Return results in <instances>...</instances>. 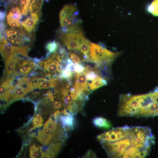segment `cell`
Here are the masks:
<instances>
[{"label": "cell", "instance_id": "f1b7e54d", "mask_svg": "<svg viewBox=\"0 0 158 158\" xmlns=\"http://www.w3.org/2000/svg\"></svg>", "mask_w": 158, "mask_h": 158}, {"label": "cell", "instance_id": "83f0119b", "mask_svg": "<svg viewBox=\"0 0 158 158\" xmlns=\"http://www.w3.org/2000/svg\"><path fill=\"white\" fill-rule=\"evenodd\" d=\"M36 117L39 121L42 124H43L42 122L43 121V119L41 115L40 114H37L36 115Z\"/></svg>", "mask_w": 158, "mask_h": 158}, {"label": "cell", "instance_id": "8fae6325", "mask_svg": "<svg viewBox=\"0 0 158 158\" xmlns=\"http://www.w3.org/2000/svg\"><path fill=\"white\" fill-rule=\"evenodd\" d=\"M28 46L17 47L9 44L5 37L1 35L0 38V53L2 57L11 54H16L28 58Z\"/></svg>", "mask_w": 158, "mask_h": 158}, {"label": "cell", "instance_id": "3957f363", "mask_svg": "<svg viewBox=\"0 0 158 158\" xmlns=\"http://www.w3.org/2000/svg\"><path fill=\"white\" fill-rule=\"evenodd\" d=\"M66 51L62 48L59 51L52 54L47 58L38 62V68L41 70L44 77L50 78L60 77L65 67L68 58L64 59Z\"/></svg>", "mask_w": 158, "mask_h": 158}, {"label": "cell", "instance_id": "d6986e66", "mask_svg": "<svg viewBox=\"0 0 158 158\" xmlns=\"http://www.w3.org/2000/svg\"><path fill=\"white\" fill-rule=\"evenodd\" d=\"M93 125L96 127L105 129L111 128V124L110 122L106 119L102 117H97L92 120Z\"/></svg>", "mask_w": 158, "mask_h": 158}, {"label": "cell", "instance_id": "30bf717a", "mask_svg": "<svg viewBox=\"0 0 158 158\" xmlns=\"http://www.w3.org/2000/svg\"><path fill=\"white\" fill-rule=\"evenodd\" d=\"M38 68V65L34 61L27 57H21L18 62L13 75L32 76L35 74Z\"/></svg>", "mask_w": 158, "mask_h": 158}, {"label": "cell", "instance_id": "44dd1931", "mask_svg": "<svg viewBox=\"0 0 158 158\" xmlns=\"http://www.w3.org/2000/svg\"><path fill=\"white\" fill-rule=\"evenodd\" d=\"M148 11L152 15L158 16V0H154L147 8Z\"/></svg>", "mask_w": 158, "mask_h": 158}, {"label": "cell", "instance_id": "277c9868", "mask_svg": "<svg viewBox=\"0 0 158 158\" xmlns=\"http://www.w3.org/2000/svg\"><path fill=\"white\" fill-rule=\"evenodd\" d=\"M76 6L73 4L65 5L60 11L59 15L61 32L82 31L81 20Z\"/></svg>", "mask_w": 158, "mask_h": 158}, {"label": "cell", "instance_id": "4fadbf2b", "mask_svg": "<svg viewBox=\"0 0 158 158\" xmlns=\"http://www.w3.org/2000/svg\"><path fill=\"white\" fill-rule=\"evenodd\" d=\"M60 80V77L50 78L34 76L29 78V82L33 90L35 89L54 88L58 85Z\"/></svg>", "mask_w": 158, "mask_h": 158}, {"label": "cell", "instance_id": "7a4b0ae2", "mask_svg": "<svg viewBox=\"0 0 158 158\" xmlns=\"http://www.w3.org/2000/svg\"><path fill=\"white\" fill-rule=\"evenodd\" d=\"M120 116L149 117L158 115V90L141 95L125 94L120 96Z\"/></svg>", "mask_w": 158, "mask_h": 158}, {"label": "cell", "instance_id": "9c48e42d", "mask_svg": "<svg viewBox=\"0 0 158 158\" xmlns=\"http://www.w3.org/2000/svg\"><path fill=\"white\" fill-rule=\"evenodd\" d=\"M41 14L40 9L30 13L29 16L21 22L22 31L30 39L35 31Z\"/></svg>", "mask_w": 158, "mask_h": 158}, {"label": "cell", "instance_id": "5bb4252c", "mask_svg": "<svg viewBox=\"0 0 158 158\" xmlns=\"http://www.w3.org/2000/svg\"><path fill=\"white\" fill-rule=\"evenodd\" d=\"M15 76H8L4 79L0 85V100L3 102V105H6L8 102L16 78Z\"/></svg>", "mask_w": 158, "mask_h": 158}, {"label": "cell", "instance_id": "5b68a950", "mask_svg": "<svg viewBox=\"0 0 158 158\" xmlns=\"http://www.w3.org/2000/svg\"><path fill=\"white\" fill-rule=\"evenodd\" d=\"M90 60L102 65H110L119 55V52H113L98 44L90 42Z\"/></svg>", "mask_w": 158, "mask_h": 158}, {"label": "cell", "instance_id": "e0dca14e", "mask_svg": "<svg viewBox=\"0 0 158 158\" xmlns=\"http://www.w3.org/2000/svg\"><path fill=\"white\" fill-rule=\"evenodd\" d=\"M62 145L61 142L51 144L45 152H42L41 157L53 158L55 157L59 152Z\"/></svg>", "mask_w": 158, "mask_h": 158}, {"label": "cell", "instance_id": "603a6c76", "mask_svg": "<svg viewBox=\"0 0 158 158\" xmlns=\"http://www.w3.org/2000/svg\"><path fill=\"white\" fill-rule=\"evenodd\" d=\"M30 0H20V6L23 15L26 16L28 13V9Z\"/></svg>", "mask_w": 158, "mask_h": 158}, {"label": "cell", "instance_id": "cb8c5ba5", "mask_svg": "<svg viewBox=\"0 0 158 158\" xmlns=\"http://www.w3.org/2000/svg\"><path fill=\"white\" fill-rule=\"evenodd\" d=\"M38 148L35 145H32L30 148V154L31 158L38 157L40 155Z\"/></svg>", "mask_w": 158, "mask_h": 158}, {"label": "cell", "instance_id": "7c38bea8", "mask_svg": "<svg viewBox=\"0 0 158 158\" xmlns=\"http://www.w3.org/2000/svg\"><path fill=\"white\" fill-rule=\"evenodd\" d=\"M5 38L11 44L17 47L25 46L30 39L22 32L17 29L9 28L5 32Z\"/></svg>", "mask_w": 158, "mask_h": 158}, {"label": "cell", "instance_id": "ac0fdd59", "mask_svg": "<svg viewBox=\"0 0 158 158\" xmlns=\"http://www.w3.org/2000/svg\"><path fill=\"white\" fill-rule=\"evenodd\" d=\"M87 82L89 88L92 91L105 85L107 84L106 80L99 75L93 80Z\"/></svg>", "mask_w": 158, "mask_h": 158}, {"label": "cell", "instance_id": "8992f818", "mask_svg": "<svg viewBox=\"0 0 158 158\" xmlns=\"http://www.w3.org/2000/svg\"><path fill=\"white\" fill-rule=\"evenodd\" d=\"M59 37L68 50L78 51L82 43L87 39L82 31L61 32Z\"/></svg>", "mask_w": 158, "mask_h": 158}, {"label": "cell", "instance_id": "9a60e30c", "mask_svg": "<svg viewBox=\"0 0 158 158\" xmlns=\"http://www.w3.org/2000/svg\"><path fill=\"white\" fill-rule=\"evenodd\" d=\"M16 54H11L2 57L4 63V74L3 79L13 75L18 62L21 57Z\"/></svg>", "mask_w": 158, "mask_h": 158}, {"label": "cell", "instance_id": "ba28073f", "mask_svg": "<svg viewBox=\"0 0 158 158\" xmlns=\"http://www.w3.org/2000/svg\"><path fill=\"white\" fill-rule=\"evenodd\" d=\"M16 4L14 2L7 6L6 22L11 28L17 29L22 32L20 20L23 14L20 6Z\"/></svg>", "mask_w": 158, "mask_h": 158}, {"label": "cell", "instance_id": "484cf974", "mask_svg": "<svg viewBox=\"0 0 158 158\" xmlns=\"http://www.w3.org/2000/svg\"><path fill=\"white\" fill-rule=\"evenodd\" d=\"M95 157V153L91 150H88L84 156L85 157Z\"/></svg>", "mask_w": 158, "mask_h": 158}, {"label": "cell", "instance_id": "ffe728a7", "mask_svg": "<svg viewBox=\"0 0 158 158\" xmlns=\"http://www.w3.org/2000/svg\"><path fill=\"white\" fill-rule=\"evenodd\" d=\"M69 50L70 51L68 53V55L74 63H80L85 59H88L85 55L79 51L73 50Z\"/></svg>", "mask_w": 158, "mask_h": 158}, {"label": "cell", "instance_id": "6da1fadb", "mask_svg": "<svg viewBox=\"0 0 158 158\" xmlns=\"http://www.w3.org/2000/svg\"><path fill=\"white\" fill-rule=\"evenodd\" d=\"M111 142L100 143L110 158H144L154 142L151 130L145 126H124L112 129Z\"/></svg>", "mask_w": 158, "mask_h": 158}, {"label": "cell", "instance_id": "52a82bcc", "mask_svg": "<svg viewBox=\"0 0 158 158\" xmlns=\"http://www.w3.org/2000/svg\"><path fill=\"white\" fill-rule=\"evenodd\" d=\"M29 79L26 76L15 78L8 103L21 99L33 90L29 84Z\"/></svg>", "mask_w": 158, "mask_h": 158}, {"label": "cell", "instance_id": "7402d4cb", "mask_svg": "<svg viewBox=\"0 0 158 158\" xmlns=\"http://www.w3.org/2000/svg\"><path fill=\"white\" fill-rule=\"evenodd\" d=\"M59 48V44L56 41H53L48 43L46 47L49 51V54L50 55L56 52Z\"/></svg>", "mask_w": 158, "mask_h": 158}, {"label": "cell", "instance_id": "2e32d148", "mask_svg": "<svg viewBox=\"0 0 158 158\" xmlns=\"http://www.w3.org/2000/svg\"><path fill=\"white\" fill-rule=\"evenodd\" d=\"M59 115V120L65 130H72L74 128L75 120L73 115L70 113L66 114L63 113Z\"/></svg>", "mask_w": 158, "mask_h": 158}, {"label": "cell", "instance_id": "4316f807", "mask_svg": "<svg viewBox=\"0 0 158 158\" xmlns=\"http://www.w3.org/2000/svg\"><path fill=\"white\" fill-rule=\"evenodd\" d=\"M33 123L34 126L39 127L41 126L43 124L41 123L36 117L34 118Z\"/></svg>", "mask_w": 158, "mask_h": 158}, {"label": "cell", "instance_id": "d4e9b609", "mask_svg": "<svg viewBox=\"0 0 158 158\" xmlns=\"http://www.w3.org/2000/svg\"><path fill=\"white\" fill-rule=\"evenodd\" d=\"M74 72L76 73H83L85 71V67L81 63H74Z\"/></svg>", "mask_w": 158, "mask_h": 158}]
</instances>
